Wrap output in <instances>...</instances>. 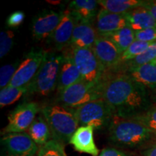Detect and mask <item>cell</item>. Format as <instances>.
<instances>
[{"instance_id":"cell-1","label":"cell","mask_w":156,"mask_h":156,"mask_svg":"<svg viewBox=\"0 0 156 156\" xmlns=\"http://www.w3.org/2000/svg\"><path fill=\"white\" fill-rule=\"evenodd\" d=\"M103 98L112 109L114 116L132 118L151 107L147 88L130 78L126 73L109 77L103 75Z\"/></svg>"},{"instance_id":"cell-2","label":"cell","mask_w":156,"mask_h":156,"mask_svg":"<svg viewBox=\"0 0 156 156\" xmlns=\"http://www.w3.org/2000/svg\"><path fill=\"white\" fill-rule=\"evenodd\" d=\"M155 136L147 126L134 118L114 116L108 126L111 143L121 147L141 146Z\"/></svg>"},{"instance_id":"cell-3","label":"cell","mask_w":156,"mask_h":156,"mask_svg":"<svg viewBox=\"0 0 156 156\" xmlns=\"http://www.w3.org/2000/svg\"><path fill=\"white\" fill-rule=\"evenodd\" d=\"M40 113L49 126L52 139L64 145L69 143L79 126L75 109L54 103L41 107Z\"/></svg>"},{"instance_id":"cell-4","label":"cell","mask_w":156,"mask_h":156,"mask_svg":"<svg viewBox=\"0 0 156 156\" xmlns=\"http://www.w3.org/2000/svg\"><path fill=\"white\" fill-rule=\"evenodd\" d=\"M63 56L54 52L47 53L41 67L29 85L28 94L41 96L49 95L57 87L59 68Z\"/></svg>"},{"instance_id":"cell-5","label":"cell","mask_w":156,"mask_h":156,"mask_svg":"<svg viewBox=\"0 0 156 156\" xmlns=\"http://www.w3.org/2000/svg\"><path fill=\"white\" fill-rule=\"evenodd\" d=\"M100 98H103L102 80L96 83H89L81 80L60 93L57 103L76 109L85 103Z\"/></svg>"},{"instance_id":"cell-6","label":"cell","mask_w":156,"mask_h":156,"mask_svg":"<svg viewBox=\"0 0 156 156\" xmlns=\"http://www.w3.org/2000/svg\"><path fill=\"white\" fill-rule=\"evenodd\" d=\"M79 125L91 126L96 129H101L109 126L114 113L103 98L85 103L75 109Z\"/></svg>"},{"instance_id":"cell-7","label":"cell","mask_w":156,"mask_h":156,"mask_svg":"<svg viewBox=\"0 0 156 156\" xmlns=\"http://www.w3.org/2000/svg\"><path fill=\"white\" fill-rule=\"evenodd\" d=\"M71 48L70 55L81 74L82 80L89 83H96L102 80L105 70L92 48Z\"/></svg>"},{"instance_id":"cell-8","label":"cell","mask_w":156,"mask_h":156,"mask_svg":"<svg viewBox=\"0 0 156 156\" xmlns=\"http://www.w3.org/2000/svg\"><path fill=\"white\" fill-rule=\"evenodd\" d=\"M47 53L41 48H32L19 64L8 86L23 87L30 85L41 67Z\"/></svg>"},{"instance_id":"cell-9","label":"cell","mask_w":156,"mask_h":156,"mask_svg":"<svg viewBox=\"0 0 156 156\" xmlns=\"http://www.w3.org/2000/svg\"><path fill=\"white\" fill-rule=\"evenodd\" d=\"M41 108L36 102H23L19 104L9 114L8 124L3 129L2 134L5 135L12 133L25 132L36 118V114L40 112Z\"/></svg>"},{"instance_id":"cell-10","label":"cell","mask_w":156,"mask_h":156,"mask_svg":"<svg viewBox=\"0 0 156 156\" xmlns=\"http://www.w3.org/2000/svg\"><path fill=\"white\" fill-rule=\"evenodd\" d=\"M1 142L7 156H35L39 150L38 146L25 132L5 134Z\"/></svg>"},{"instance_id":"cell-11","label":"cell","mask_w":156,"mask_h":156,"mask_svg":"<svg viewBox=\"0 0 156 156\" xmlns=\"http://www.w3.org/2000/svg\"><path fill=\"white\" fill-rule=\"evenodd\" d=\"M64 11L44 9L32 20V34L36 41L49 38L57 28L63 16Z\"/></svg>"},{"instance_id":"cell-12","label":"cell","mask_w":156,"mask_h":156,"mask_svg":"<svg viewBox=\"0 0 156 156\" xmlns=\"http://www.w3.org/2000/svg\"><path fill=\"white\" fill-rule=\"evenodd\" d=\"M92 49L105 72L116 67L121 62L122 53L112 41L105 37H98Z\"/></svg>"},{"instance_id":"cell-13","label":"cell","mask_w":156,"mask_h":156,"mask_svg":"<svg viewBox=\"0 0 156 156\" xmlns=\"http://www.w3.org/2000/svg\"><path fill=\"white\" fill-rule=\"evenodd\" d=\"M79 22L69 9L64 11L63 16L57 28L48 39L57 51H62L69 46L73 31Z\"/></svg>"},{"instance_id":"cell-14","label":"cell","mask_w":156,"mask_h":156,"mask_svg":"<svg viewBox=\"0 0 156 156\" xmlns=\"http://www.w3.org/2000/svg\"><path fill=\"white\" fill-rule=\"evenodd\" d=\"M127 26V21L124 14H118L100 9L96 16L95 29L98 36L106 37Z\"/></svg>"},{"instance_id":"cell-15","label":"cell","mask_w":156,"mask_h":156,"mask_svg":"<svg viewBox=\"0 0 156 156\" xmlns=\"http://www.w3.org/2000/svg\"><path fill=\"white\" fill-rule=\"evenodd\" d=\"M62 56L63 58L60 65L56 87L58 94L82 80L81 74L74 62L69 51L66 50Z\"/></svg>"},{"instance_id":"cell-16","label":"cell","mask_w":156,"mask_h":156,"mask_svg":"<svg viewBox=\"0 0 156 156\" xmlns=\"http://www.w3.org/2000/svg\"><path fill=\"white\" fill-rule=\"evenodd\" d=\"M94 128L91 126H80L77 128L69 140V144L76 151L98 156L99 150L95 145L93 138Z\"/></svg>"},{"instance_id":"cell-17","label":"cell","mask_w":156,"mask_h":156,"mask_svg":"<svg viewBox=\"0 0 156 156\" xmlns=\"http://www.w3.org/2000/svg\"><path fill=\"white\" fill-rule=\"evenodd\" d=\"M98 37L92 22H78L73 31L69 46L78 48H92Z\"/></svg>"},{"instance_id":"cell-18","label":"cell","mask_w":156,"mask_h":156,"mask_svg":"<svg viewBox=\"0 0 156 156\" xmlns=\"http://www.w3.org/2000/svg\"><path fill=\"white\" fill-rule=\"evenodd\" d=\"M124 15L127 21V26L131 28L134 32L156 28V20L143 7L132 9L124 13Z\"/></svg>"},{"instance_id":"cell-19","label":"cell","mask_w":156,"mask_h":156,"mask_svg":"<svg viewBox=\"0 0 156 156\" xmlns=\"http://www.w3.org/2000/svg\"><path fill=\"white\" fill-rule=\"evenodd\" d=\"M95 0H75L69 3L68 9L73 13L79 22H93L100 9Z\"/></svg>"},{"instance_id":"cell-20","label":"cell","mask_w":156,"mask_h":156,"mask_svg":"<svg viewBox=\"0 0 156 156\" xmlns=\"http://www.w3.org/2000/svg\"><path fill=\"white\" fill-rule=\"evenodd\" d=\"M132 80L137 83L146 88H156V65L148 63L136 67L135 69L127 70L125 73Z\"/></svg>"},{"instance_id":"cell-21","label":"cell","mask_w":156,"mask_h":156,"mask_svg":"<svg viewBox=\"0 0 156 156\" xmlns=\"http://www.w3.org/2000/svg\"><path fill=\"white\" fill-rule=\"evenodd\" d=\"M27 131L38 147H41L49 140H52L49 126L41 114L35 119Z\"/></svg>"},{"instance_id":"cell-22","label":"cell","mask_w":156,"mask_h":156,"mask_svg":"<svg viewBox=\"0 0 156 156\" xmlns=\"http://www.w3.org/2000/svg\"><path fill=\"white\" fill-rule=\"evenodd\" d=\"M99 5L109 12L124 14L136 7H142L145 1L142 0H99Z\"/></svg>"},{"instance_id":"cell-23","label":"cell","mask_w":156,"mask_h":156,"mask_svg":"<svg viewBox=\"0 0 156 156\" xmlns=\"http://www.w3.org/2000/svg\"><path fill=\"white\" fill-rule=\"evenodd\" d=\"M105 38L112 41L122 54L135 41V32L126 26Z\"/></svg>"},{"instance_id":"cell-24","label":"cell","mask_w":156,"mask_h":156,"mask_svg":"<svg viewBox=\"0 0 156 156\" xmlns=\"http://www.w3.org/2000/svg\"><path fill=\"white\" fill-rule=\"evenodd\" d=\"M29 85L23 87L7 86L0 91V106L3 108L12 104L28 93Z\"/></svg>"},{"instance_id":"cell-25","label":"cell","mask_w":156,"mask_h":156,"mask_svg":"<svg viewBox=\"0 0 156 156\" xmlns=\"http://www.w3.org/2000/svg\"><path fill=\"white\" fill-rule=\"evenodd\" d=\"M155 58H156V41L152 43L150 46L146 49L145 51L137 57H136L131 61L127 62L128 69H133L136 67L144 64L151 63Z\"/></svg>"},{"instance_id":"cell-26","label":"cell","mask_w":156,"mask_h":156,"mask_svg":"<svg viewBox=\"0 0 156 156\" xmlns=\"http://www.w3.org/2000/svg\"><path fill=\"white\" fill-rule=\"evenodd\" d=\"M38 156H67L64 144L55 140H51L39 147Z\"/></svg>"},{"instance_id":"cell-27","label":"cell","mask_w":156,"mask_h":156,"mask_svg":"<svg viewBox=\"0 0 156 156\" xmlns=\"http://www.w3.org/2000/svg\"><path fill=\"white\" fill-rule=\"evenodd\" d=\"M152 43H147L135 40L131 46L122 54L121 62H129L143 53Z\"/></svg>"},{"instance_id":"cell-28","label":"cell","mask_w":156,"mask_h":156,"mask_svg":"<svg viewBox=\"0 0 156 156\" xmlns=\"http://www.w3.org/2000/svg\"><path fill=\"white\" fill-rule=\"evenodd\" d=\"M132 118L138 120L147 126L154 135L156 136V105L151 106L145 112Z\"/></svg>"},{"instance_id":"cell-29","label":"cell","mask_w":156,"mask_h":156,"mask_svg":"<svg viewBox=\"0 0 156 156\" xmlns=\"http://www.w3.org/2000/svg\"><path fill=\"white\" fill-rule=\"evenodd\" d=\"M18 67L19 64L17 62L15 64H6L1 67V69H0V87L1 89L8 86Z\"/></svg>"},{"instance_id":"cell-30","label":"cell","mask_w":156,"mask_h":156,"mask_svg":"<svg viewBox=\"0 0 156 156\" xmlns=\"http://www.w3.org/2000/svg\"><path fill=\"white\" fill-rule=\"evenodd\" d=\"M15 34L12 30L2 31L0 34V58L9 53L14 44Z\"/></svg>"},{"instance_id":"cell-31","label":"cell","mask_w":156,"mask_h":156,"mask_svg":"<svg viewBox=\"0 0 156 156\" xmlns=\"http://www.w3.org/2000/svg\"><path fill=\"white\" fill-rule=\"evenodd\" d=\"M135 40L147 43L155 42L156 41V28H147L135 32Z\"/></svg>"},{"instance_id":"cell-32","label":"cell","mask_w":156,"mask_h":156,"mask_svg":"<svg viewBox=\"0 0 156 156\" xmlns=\"http://www.w3.org/2000/svg\"><path fill=\"white\" fill-rule=\"evenodd\" d=\"M25 19V14L21 11L12 13L7 19V25L9 28H17L22 24Z\"/></svg>"},{"instance_id":"cell-33","label":"cell","mask_w":156,"mask_h":156,"mask_svg":"<svg viewBox=\"0 0 156 156\" xmlns=\"http://www.w3.org/2000/svg\"><path fill=\"white\" fill-rule=\"evenodd\" d=\"M98 156H129L125 152L114 147H106L102 150Z\"/></svg>"},{"instance_id":"cell-34","label":"cell","mask_w":156,"mask_h":156,"mask_svg":"<svg viewBox=\"0 0 156 156\" xmlns=\"http://www.w3.org/2000/svg\"><path fill=\"white\" fill-rule=\"evenodd\" d=\"M142 7L151 13L153 18L156 20V0L154 1H145Z\"/></svg>"},{"instance_id":"cell-35","label":"cell","mask_w":156,"mask_h":156,"mask_svg":"<svg viewBox=\"0 0 156 156\" xmlns=\"http://www.w3.org/2000/svg\"><path fill=\"white\" fill-rule=\"evenodd\" d=\"M144 156H156V145L153 146L146 151L144 153Z\"/></svg>"},{"instance_id":"cell-36","label":"cell","mask_w":156,"mask_h":156,"mask_svg":"<svg viewBox=\"0 0 156 156\" xmlns=\"http://www.w3.org/2000/svg\"><path fill=\"white\" fill-rule=\"evenodd\" d=\"M151 98H152V99L155 101V103H156V88L152 90Z\"/></svg>"},{"instance_id":"cell-37","label":"cell","mask_w":156,"mask_h":156,"mask_svg":"<svg viewBox=\"0 0 156 156\" xmlns=\"http://www.w3.org/2000/svg\"><path fill=\"white\" fill-rule=\"evenodd\" d=\"M151 63H153V64H155V65H156V58H155V59H154V60H153V61L151 62Z\"/></svg>"}]
</instances>
